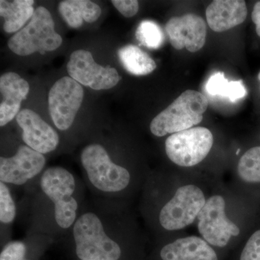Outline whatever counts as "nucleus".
Segmentation results:
<instances>
[{"label": "nucleus", "mask_w": 260, "mask_h": 260, "mask_svg": "<svg viewBox=\"0 0 260 260\" xmlns=\"http://www.w3.org/2000/svg\"><path fill=\"white\" fill-rule=\"evenodd\" d=\"M73 232L80 260L120 259V245L109 237L96 214L88 212L80 215L73 225Z\"/></svg>", "instance_id": "obj_1"}, {"label": "nucleus", "mask_w": 260, "mask_h": 260, "mask_svg": "<svg viewBox=\"0 0 260 260\" xmlns=\"http://www.w3.org/2000/svg\"><path fill=\"white\" fill-rule=\"evenodd\" d=\"M208 107V100L203 93L186 90L154 118L150 123V132L155 136L164 137L190 129L203 121Z\"/></svg>", "instance_id": "obj_2"}, {"label": "nucleus", "mask_w": 260, "mask_h": 260, "mask_svg": "<svg viewBox=\"0 0 260 260\" xmlns=\"http://www.w3.org/2000/svg\"><path fill=\"white\" fill-rule=\"evenodd\" d=\"M62 39L54 30V23L49 10L37 8L26 26L19 30L8 41L10 50L20 56L35 52L44 54L60 47Z\"/></svg>", "instance_id": "obj_3"}, {"label": "nucleus", "mask_w": 260, "mask_h": 260, "mask_svg": "<svg viewBox=\"0 0 260 260\" xmlns=\"http://www.w3.org/2000/svg\"><path fill=\"white\" fill-rule=\"evenodd\" d=\"M81 162L92 185L102 192L114 194L129 186V171L114 164L102 145L85 147L81 153Z\"/></svg>", "instance_id": "obj_4"}, {"label": "nucleus", "mask_w": 260, "mask_h": 260, "mask_svg": "<svg viewBox=\"0 0 260 260\" xmlns=\"http://www.w3.org/2000/svg\"><path fill=\"white\" fill-rule=\"evenodd\" d=\"M75 186L74 176L62 167L49 168L41 178L42 190L54 204L56 223L63 229H69L77 220Z\"/></svg>", "instance_id": "obj_5"}, {"label": "nucleus", "mask_w": 260, "mask_h": 260, "mask_svg": "<svg viewBox=\"0 0 260 260\" xmlns=\"http://www.w3.org/2000/svg\"><path fill=\"white\" fill-rule=\"evenodd\" d=\"M213 145L211 132L198 126L169 136L166 140V153L179 167H194L206 158Z\"/></svg>", "instance_id": "obj_6"}, {"label": "nucleus", "mask_w": 260, "mask_h": 260, "mask_svg": "<svg viewBox=\"0 0 260 260\" xmlns=\"http://www.w3.org/2000/svg\"><path fill=\"white\" fill-rule=\"evenodd\" d=\"M205 203L204 193L200 187L193 184L181 186L160 210V225L167 231L184 229L198 218Z\"/></svg>", "instance_id": "obj_7"}, {"label": "nucleus", "mask_w": 260, "mask_h": 260, "mask_svg": "<svg viewBox=\"0 0 260 260\" xmlns=\"http://www.w3.org/2000/svg\"><path fill=\"white\" fill-rule=\"evenodd\" d=\"M225 202L220 195H213L206 200L198 215V231L210 245L224 247L231 238L237 237L240 229L225 215Z\"/></svg>", "instance_id": "obj_8"}, {"label": "nucleus", "mask_w": 260, "mask_h": 260, "mask_svg": "<svg viewBox=\"0 0 260 260\" xmlns=\"http://www.w3.org/2000/svg\"><path fill=\"white\" fill-rule=\"evenodd\" d=\"M83 96V87L70 77H64L53 85L49 93V112L57 129L64 131L72 126Z\"/></svg>", "instance_id": "obj_9"}, {"label": "nucleus", "mask_w": 260, "mask_h": 260, "mask_svg": "<svg viewBox=\"0 0 260 260\" xmlns=\"http://www.w3.org/2000/svg\"><path fill=\"white\" fill-rule=\"evenodd\" d=\"M67 70L70 78L95 90L112 88L121 80L116 69L98 64L90 51L82 49L73 52Z\"/></svg>", "instance_id": "obj_10"}, {"label": "nucleus", "mask_w": 260, "mask_h": 260, "mask_svg": "<svg viewBox=\"0 0 260 260\" xmlns=\"http://www.w3.org/2000/svg\"><path fill=\"white\" fill-rule=\"evenodd\" d=\"M45 164L43 154L27 145H20L13 156L0 158V181L23 185L40 174Z\"/></svg>", "instance_id": "obj_11"}, {"label": "nucleus", "mask_w": 260, "mask_h": 260, "mask_svg": "<svg viewBox=\"0 0 260 260\" xmlns=\"http://www.w3.org/2000/svg\"><path fill=\"white\" fill-rule=\"evenodd\" d=\"M166 31L172 47L178 50L186 48L190 52H197L204 47L206 41V23L199 15L192 13L173 17L166 25Z\"/></svg>", "instance_id": "obj_12"}, {"label": "nucleus", "mask_w": 260, "mask_h": 260, "mask_svg": "<svg viewBox=\"0 0 260 260\" xmlns=\"http://www.w3.org/2000/svg\"><path fill=\"white\" fill-rule=\"evenodd\" d=\"M16 120L23 130L24 143L32 150L42 154L49 153L59 145V135L37 113L23 109L17 115Z\"/></svg>", "instance_id": "obj_13"}, {"label": "nucleus", "mask_w": 260, "mask_h": 260, "mask_svg": "<svg viewBox=\"0 0 260 260\" xmlns=\"http://www.w3.org/2000/svg\"><path fill=\"white\" fill-rule=\"evenodd\" d=\"M30 87L26 80L15 73H7L0 78V126L13 120L19 114L22 102L26 99Z\"/></svg>", "instance_id": "obj_14"}, {"label": "nucleus", "mask_w": 260, "mask_h": 260, "mask_svg": "<svg viewBox=\"0 0 260 260\" xmlns=\"http://www.w3.org/2000/svg\"><path fill=\"white\" fill-rule=\"evenodd\" d=\"M247 16L243 0H215L206 9L208 25L215 32H223L244 23Z\"/></svg>", "instance_id": "obj_15"}, {"label": "nucleus", "mask_w": 260, "mask_h": 260, "mask_svg": "<svg viewBox=\"0 0 260 260\" xmlns=\"http://www.w3.org/2000/svg\"><path fill=\"white\" fill-rule=\"evenodd\" d=\"M160 255L162 260H218L209 244L195 236L167 244L160 250Z\"/></svg>", "instance_id": "obj_16"}, {"label": "nucleus", "mask_w": 260, "mask_h": 260, "mask_svg": "<svg viewBox=\"0 0 260 260\" xmlns=\"http://www.w3.org/2000/svg\"><path fill=\"white\" fill-rule=\"evenodd\" d=\"M61 18L71 28H80L83 21L93 23L102 14L100 7L88 0H65L59 5Z\"/></svg>", "instance_id": "obj_17"}, {"label": "nucleus", "mask_w": 260, "mask_h": 260, "mask_svg": "<svg viewBox=\"0 0 260 260\" xmlns=\"http://www.w3.org/2000/svg\"><path fill=\"white\" fill-rule=\"evenodd\" d=\"M32 0L0 1V15L5 19L3 28L5 31L12 34L18 31L25 23L32 18L34 10Z\"/></svg>", "instance_id": "obj_18"}, {"label": "nucleus", "mask_w": 260, "mask_h": 260, "mask_svg": "<svg viewBox=\"0 0 260 260\" xmlns=\"http://www.w3.org/2000/svg\"><path fill=\"white\" fill-rule=\"evenodd\" d=\"M117 54L121 64L130 74L142 76L156 69L155 61L137 46L128 44L119 49Z\"/></svg>", "instance_id": "obj_19"}, {"label": "nucleus", "mask_w": 260, "mask_h": 260, "mask_svg": "<svg viewBox=\"0 0 260 260\" xmlns=\"http://www.w3.org/2000/svg\"><path fill=\"white\" fill-rule=\"evenodd\" d=\"M205 88L210 95L227 98L232 102L242 99L246 94L245 87L242 82H229L223 73H216L212 75L207 82Z\"/></svg>", "instance_id": "obj_20"}, {"label": "nucleus", "mask_w": 260, "mask_h": 260, "mask_svg": "<svg viewBox=\"0 0 260 260\" xmlns=\"http://www.w3.org/2000/svg\"><path fill=\"white\" fill-rule=\"evenodd\" d=\"M237 171L243 181L260 183V146L249 149L242 155Z\"/></svg>", "instance_id": "obj_21"}, {"label": "nucleus", "mask_w": 260, "mask_h": 260, "mask_svg": "<svg viewBox=\"0 0 260 260\" xmlns=\"http://www.w3.org/2000/svg\"><path fill=\"white\" fill-rule=\"evenodd\" d=\"M135 35L141 44L149 49H158L164 43V35L161 28L152 20L142 21L137 28Z\"/></svg>", "instance_id": "obj_22"}, {"label": "nucleus", "mask_w": 260, "mask_h": 260, "mask_svg": "<svg viewBox=\"0 0 260 260\" xmlns=\"http://www.w3.org/2000/svg\"><path fill=\"white\" fill-rule=\"evenodd\" d=\"M16 216V206L9 188L4 182H0V221L10 224Z\"/></svg>", "instance_id": "obj_23"}, {"label": "nucleus", "mask_w": 260, "mask_h": 260, "mask_svg": "<svg viewBox=\"0 0 260 260\" xmlns=\"http://www.w3.org/2000/svg\"><path fill=\"white\" fill-rule=\"evenodd\" d=\"M27 248L22 242H11L3 248L0 260H28L26 259Z\"/></svg>", "instance_id": "obj_24"}, {"label": "nucleus", "mask_w": 260, "mask_h": 260, "mask_svg": "<svg viewBox=\"0 0 260 260\" xmlns=\"http://www.w3.org/2000/svg\"><path fill=\"white\" fill-rule=\"evenodd\" d=\"M240 260H260V230L254 233L246 242Z\"/></svg>", "instance_id": "obj_25"}, {"label": "nucleus", "mask_w": 260, "mask_h": 260, "mask_svg": "<svg viewBox=\"0 0 260 260\" xmlns=\"http://www.w3.org/2000/svg\"><path fill=\"white\" fill-rule=\"evenodd\" d=\"M113 5L126 18H131L138 13L139 3L136 0H113Z\"/></svg>", "instance_id": "obj_26"}, {"label": "nucleus", "mask_w": 260, "mask_h": 260, "mask_svg": "<svg viewBox=\"0 0 260 260\" xmlns=\"http://www.w3.org/2000/svg\"><path fill=\"white\" fill-rule=\"evenodd\" d=\"M251 19L256 25V34L260 37V2H258L254 5L251 13Z\"/></svg>", "instance_id": "obj_27"}, {"label": "nucleus", "mask_w": 260, "mask_h": 260, "mask_svg": "<svg viewBox=\"0 0 260 260\" xmlns=\"http://www.w3.org/2000/svg\"><path fill=\"white\" fill-rule=\"evenodd\" d=\"M258 79L260 80V73H259V75H258Z\"/></svg>", "instance_id": "obj_28"}]
</instances>
